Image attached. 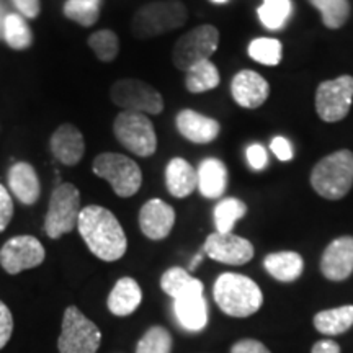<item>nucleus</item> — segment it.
<instances>
[{"instance_id":"nucleus-1","label":"nucleus","mask_w":353,"mask_h":353,"mask_svg":"<svg viewBox=\"0 0 353 353\" xmlns=\"http://www.w3.org/2000/svg\"><path fill=\"white\" fill-rule=\"evenodd\" d=\"M87 249L103 262H114L126 254L128 239L120 221L112 211L99 205L82 208L77 223Z\"/></svg>"},{"instance_id":"nucleus-2","label":"nucleus","mask_w":353,"mask_h":353,"mask_svg":"<svg viewBox=\"0 0 353 353\" xmlns=\"http://www.w3.org/2000/svg\"><path fill=\"white\" fill-rule=\"evenodd\" d=\"M214 301L224 314L231 317H249L263 304L262 290L254 280L241 273H223L216 280Z\"/></svg>"},{"instance_id":"nucleus-3","label":"nucleus","mask_w":353,"mask_h":353,"mask_svg":"<svg viewBox=\"0 0 353 353\" xmlns=\"http://www.w3.org/2000/svg\"><path fill=\"white\" fill-rule=\"evenodd\" d=\"M311 187L325 200H342L353 187V152L348 149L335 151L314 165Z\"/></svg>"},{"instance_id":"nucleus-4","label":"nucleus","mask_w":353,"mask_h":353,"mask_svg":"<svg viewBox=\"0 0 353 353\" xmlns=\"http://www.w3.org/2000/svg\"><path fill=\"white\" fill-rule=\"evenodd\" d=\"M187 7L179 0H157L145 3L134 13L131 32L138 39H151L174 32L187 23Z\"/></svg>"},{"instance_id":"nucleus-5","label":"nucleus","mask_w":353,"mask_h":353,"mask_svg":"<svg viewBox=\"0 0 353 353\" xmlns=\"http://www.w3.org/2000/svg\"><path fill=\"white\" fill-rule=\"evenodd\" d=\"M94 174L107 180L121 198L134 196L143 185V172L132 159L118 152H101L92 164Z\"/></svg>"},{"instance_id":"nucleus-6","label":"nucleus","mask_w":353,"mask_h":353,"mask_svg":"<svg viewBox=\"0 0 353 353\" xmlns=\"http://www.w3.org/2000/svg\"><path fill=\"white\" fill-rule=\"evenodd\" d=\"M81 192L72 183H59L52 192L46 218L44 232L50 239H59L64 234L77 228L81 214Z\"/></svg>"},{"instance_id":"nucleus-7","label":"nucleus","mask_w":353,"mask_h":353,"mask_svg":"<svg viewBox=\"0 0 353 353\" xmlns=\"http://www.w3.org/2000/svg\"><path fill=\"white\" fill-rule=\"evenodd\" d=\"M113 134L126 151L138 157H151L157 151L156 130L143 113L121 112L113 121Z\"/></svg>"},{"instance_id":"nucleus-8","label":"nucleus","mask_w":353,"mask_h":353,"mask_svg":"<svg viewBox=\"0 0 353 353\" xmlns=\"http://www.w3.org/2000/svg\"><path fill=\"white\" fill-rule=\"evenodd\" d=\"M101 343L99 325L82 314L76 306L64 311L63 330H61L57 348L59 353H97Z\"/></svg>"},{"instance_id":"nucleus-9","label":"nucleus","mask_w":353,"mask_h":353,"mask_svg":"<svg viewBox=\"0 0 353 353\" xmlns=\"http://www.w3.org/2000/svg\"><path fill=\"white\" fill-rule=\"evenodd\" d=\"M219 32L213 25H200L176 39L172 61L175 68L187 72L201 61H208L218 50Z\"/></svg>"},{"instance_id":"nucleus-10","label":"nucleus","mask_w":353,"mask_h":353,"mask_svg":"<svg viewBox=\"0 0 353 353\" xmlns=\"http://www.w3.org/2000/svg\"><path fill=\"white\" fill-rule=\"evenodd\" d=\"M110 97L123 112L159 114L164 110V99L161 92L151 83L139 79H121L110 88Z\"/></svg>"},{"instance_id":"nucleus-11","label":"nucleus","mask_w":353,"mask_h":353,"mask_svg":"<svg viewBox=\"0 0 353 353\" xmlns=\"http://www.w3.org/2000/svg\"><path fill=\"white\" fill-rule=\"evenodd\" d=\"M353 103V77L341 76L324 81L316 90V112L325 123L342 121Z\"/></svg>"},{"instance_id":"nucleus-12","label":"nucleus","mask_w":353,"mask_h":353,"mask_svg":"<svg viewBox=\"0 0 353 353\" xmlns=\"http://www.w3.org/2000/svg\"><path fill=\"white\" fill-rule=\"evenodd\" d=\"M46 257L41 242L33 236H15L8 239L0 249V265L8 275L39 267Z\"/></svg>"},{"instance_id":"nucleus-13","label":"nucleus","mask_w":353,"mask_h":353,"mask_svg":"<svg viewBox=\"0 0 353 353\" xmlns=\"http://www.w3.org/2000/svg\"><path fill=\"white\" fill-rule=\"evenodd\" d=\"M203 252L219 263L239 267V265H245L254 259V245L250 244V241L232 232H213L206 237Z\"/></svg>"},{"instance_id":"nucleus-14","label":"nucleus","mask_w":353,"mask_h":353,"mask_svg":"<svg viewBox=\"0 0 353 353\" xmlns=\"http://www.w3.org/2000/svg\"><path fill=\"white\" fill-rule=\"evenodd\" d=\"M321 272L330 281H343L353 273V236H342L325 247Z\"/></svg>"},{"instance_id":"nucleus-15","label":"nucleus","mask_w":353,"mask_h":353,"mask_svg":"<svg viewBox=\"0 0 353 353\" xmlns=\"http://www.w3.org/2000/svg\"><path fill=\"white\" fill-rule=\"evenodd\" d=\"M175 224V211L164 200H149L139 211V228L148 239L162 241Z\"/></svg>"},{"instance_id":"nucleus-16","label":"nucleus","mask_w":353,"mask_h":353,"mask_svg":"<svg viewBox=\"0 0 353 353\" xmlns=\"http://www.w3.org/2000/svg\"><path fill=\"white\" fill-rule=\"evenodd\" d=\"M231 94L237 105L242 108L255 110L267 101L270 95V85L255 70H241L231 82Z\"/></svg>"},{"instance_id":"nucleus-17","label":"nucleus","mask_w":353,"mask_h":353,"mask_svg":"<svg viewBox=\"0 0 353 353\" xmlns=\"http://www.w3.org/2000/svg\"><path fill=\"white\" fill-rule=\"evenodd\" d=\"M51 152L61 164L72 167L82 161L85 154V139L77 126L64 123L54 131L50 141Z\"/></svg>"},{"instance_id":"nucleus-18","label":"nucleus","mask_w":353,"mask_h":353,"mask_svg":"<svg viewBox=\"0 0 353 353\" xmlns=\"http://www.w3.org/2000/svg\"><path fill=\"white\" fill-rule=\"evenodd\" d=\"M176 130L185 139L195 144H208L219 136L221 125L214 118L195 112V110H182L175 118Z\"/></svg>"},{"instance_id":"nucleus-19","label":"nucleus","mask_w":353,"mask_h":353,"mask_svg":"<svg viewBox=\"0 0 353 353\" xmlns=\"http://www.w3.org/2000/svg\"><path fill=\"white\" fill-rule=\"evenodd\" d=\"M174 311L179 324L188 332H200L208 324V304L203 290L174 299Z\"/></svg>"},{"instance_id":"nucleus-20","label":"nucleus","mask_w":353,"mask_h":353,"mask_svg":"<svg viewBox=\"0 0 353 353\" xmlns=\"http://www.w3.org/2000/svg\"><path fill=\"white\" fill-rule=\"evenodd\" d=\"M8 187L17 200L23 205L32 206L41 195V183H39L37 170L28 162H17L8 170Z\"/></svg>"},{"instance_id":"nucleus-21","label":"nucleus","mask_w":353,"mask_h":353,"mask_svg":"<svg viewBox=\"0 0 353 353\" xmlns=\"http://www.w3.org/2000/svg\"><path fill=\"white\" fill-rule=\"evenodd\" d=\"M141 301H143V291L138 281L134 278L125 276L114 283L107 299V306L112 314L125 317L132 314L139 307Z\"/></svg>"},{"instance_id":"nucleus-22","label":"nucleus","mask_w":353,"mask_h":353,"mask_svg":"<svg viewBox=\"0 0 353 353\" xmlns=\"http://www.w3.org/2000/svg\"><path fill=\"white\" fill-rule=\"evenodd\" d=\"M165 185L172 196L187 198L198 188V174L182 157H174L167 164Z\"/></svg>"},{"instance_id":"nucleus-23","label":"nucleus","mask_w":353,"mask_h":353,"mask_svg":"<svg viewBox=\"0 0 353 353\" xmlns=\"http://www.w3.org/2000/svg\"><path fill=\"white\" fill-rule=\"evenodd\" d=\"M198 190L205 198H219L228 187V169L216 157L205 159L196 170Z\"/></svg>"},{"instance_id":"nucleus-24","label":"nucleus","mask_w":353,"mask_h":353,"mask_svg":"<svg viewBox=\"0 0 353 353\" xmlns=\"http://www.w3.org/2000/svg\"><path fill=\"white\" fill-rule=\"evenodd\" d=\"M263 267L275 280L281 283H291L301 276L304 268V260L298 252H275L268 254L263 260Z\"/></svg>"},{"instance_id":"nucleus-25","label":"nucleus","mask_w":353,"mask_h":353,"mask_svg":"<svg viewBox=\"0 0 353 353\" xmlns=\"http://www.w3.org/2000/svg\"><path fill=\"white\" fill-rule=\"evenodd\" d=\"M314 327L324 335H339L347 332L353 325V306H341L317 312L314 316Z\"/></svg>"},{"instance_id":"nucleus-26","label":"nucleus","mask_w":353,"mask_h":353,"mask_svg":"<svg viewBox=\"0 0 353 353\" xmlns=\"http://www.w3.org/2000/svg\"><path fill=\"white\" fill-rule=\"evenodd\" d=\"M219 70L211 61H201L192 69L187 70L185 87L190 94H203V92L214 90L219 85Z\"/></svg>"},{"instance_id":"nucleus-27","label":"nucleus","mask_w":353,"mask_h":353,"mask_svg":"<svg viewBox=\"0 0 353 353\" xmlns=\"http://www.w3.org/2000/svg\"><path fill=\"white\" fill-rule=\"evenodd\" d=\"M3 39L12 50L25 51L33 44V32L20 13H7L3 21Z\"/></svg>"},{"instance_id":"nucleus-28","label":"nucleus","mask_w":353,"mask_h":353,"mask_svg":"<svg viewBox=\"0 0 353 353\" xmlns=\"http://www.w3.org/2000/svg\"><path fill=\"white\" fill-rule=\"evenodd\" d=\"M161 288L170 298H180L192 291L203 290V283L198 278H193L187 270L180 267L169 268L161 278Z\"/></svg>"},{"instance_id":"nucleus-29","label":"nucleus","mask_w":353,"mask_h":353,"mask_svg":"<svg viewBox=\"0 0 353 353\" xmlns=\"http://www.w3.org/2000/svg\"><path fill=\"white\" fill-rule=\"evenodd\" d=\"M247 213V205L239 198H224L214 208V224L216 232L229 234L236 223L242 219Z\"/></svg>"},{"instance_id":"nucleus-30","label":"nucleus","mask_w":353,"mask_h":353,"mask_svg":"<svg viewBox=\"0 0 353 353\" xmlns=\"http://www.w3.org/2000/svg\"><path fill=\"white\" fill-rule=\"evenodd\" d=\"M312 7L322 15V23L330 30H339L347 23L350 17V2L348 0H309Z\"/></svg>"},{"instance_id":"nucleus-31","label":"nucleus","mask_w":353,"mask_h":353,"mask_svg":"<svg viewBox=\"0 0 353 353\" xmlns=\"http://www.w3.org/2000/svg\"><path fill=\"white\" fill-rule=\"evenodd\" d=\"M101 0H68L64 3V15L81 26H94L100 19Z\"/></svg>"},{"instance_id":"nucleus-32","label":"nucleus","mask_w":353,"mask_h":353,"mask_svg":"<svg viewBox=\"0 0 353 353\" xmlns=\"http://www.w3.org/2000/svg\"><path fill=\"white\" fill-rule=\"evenodd\" d=\"M291 15V0H263L259 7V19L265 28L280 30Z\"/></svg>"},{"instance_id":"nucleus-33","label":"nucleus","mask_w":353,"mask_h":353,"mask_svg":"<svg viewBox=\"0 0 353 353\" xmlns=\"http://www.w3.org/2000/svg\"><path fill=\"white\" fill-rule=\"evenodd\" d=\"M249 56L263 65H278L283 57V46L275 38H257L249 44Z\"/></svg>"},{"instance_id":"nucleus-34","label":"nucleus","mask_w":353,"mask_h":353,"mask_svg":"<svg viewBox=\"0 0 353 353\" xmlns=\"http://www.w3.org/2000/svg\"><path fill=\"white\" fill-rule=\"evenodd\" d=\"M88 46L101 63H112L120 54V38L112 30H100L90 34Z\"/></svg>"},{"instance_id":"nucleus-35","label":"nucleus","mask_w":353,"mask_h":353,"mask_svg":"<svg viewBox=\"0 0 353 353\" xmlns=\"http://www.w3.org/2000/svg\"><path fill=\"white\" fill-rule=\"evenodd\" d=\"M172 335L161 325H154L145 332L136 347V353H170Z\"/></svg>"},{"instance_id":"nucleus-36","label":"nucleus","mask_w":353,"mask_h":353,"mask_svg":"<svg viewBox=\"0 0 353 353\" xmlns=\"http://www.w3.org/2000/svg\"><path fill=\"white\" fill-rule=\"evenodd\" d=\"M13 218V201L8 190L0 183V232L7 229Z\"/></svg>"},{"instance_id":"nucleus-37","label":"nucleus","mask_w":353,"mask_h":353,"mask_svg":"<svg viewBox=\"0 0 353 353\" xmlns=\"http://www.w3.org/2000/svg\"><path fill=\"white\" fill-rule=\"evenodd\" d=\"M13 332V317L7 304L0 301V350L7 345Z\"/></svg>"},{"instance_id":"nucleus-38","label":"nucleus","mask_w":353,"mask_h":353,"mask_svg":"<svg viewBox=\"0 0 353 353\" xmlns=\"http://www.w3.org/2000/svg\"><path fill=\"white\" fill-rule=\"evenodd\" d=\"M247 161L254 170H263L267 167L268 156L262 144H252L247 148Z\"/></svg>"},{"instance_id":"nucleus-39","label":"nucleus","mask_w":353,"mask_h":353,"mask_svg":"<svg viewBox=\"0 0 353 353\" xmlns=\"http://www.w3.org/2000/svg\"><path fill=\"white\" fill-rule=\"evenodd\" d=\"M270 149H272V152L276 156L278 161L288 162L293 159V148H291V143L288 139L281 138V136H276V138L272 139Z\"/></svg>"},{"instance_id":"nucleus-40","label":"nucleus","mask_w":353,"mask_h":353,"mask_svg":"<svg viewBox=\"0 0 353 353\" xmlns=\"http://www.w3.org/2000/svg\"><path fill=\"white\" fill-rule=\"evenodd\" d=\"M231 353H272L262 342L254 341V339H242L236 342L231 348Z\"/></svg>"},{"instance_id":"nucleus-41","label":"nucleus","mask_w":353,"mask_h":353,"mask_svg":"<svg viewBox=\"0 0 353 353\" xmlns=\"http://www.w3.org/2000/svg\"><path fill=\"white\" fill-rule=\"evenodd\" d=\"M19 8L20 15L25 19H37L41 12V2L39 0H12Z\"/></svg>"},{"instance_id":"nucleus-42","label":"nucleus","mask_w":353,"mask_h":353,"mask_svg":"<svg viewBox=\"0 0 353 353\" xmlns=\"http://www.w3.org/2000/svg\"><path fill=\"white\" fill-rule=\"evenodd\" d=\"M311 353H341V347H339L337 342L325 339V341H319L314 343Z\"/></svg>"},{"instance_id":"nucleus-43","label":"nucleus","mask_w":353,"mask_h":353,"mask_svg":"<svg viewBox=\"0 0 353 353\" xmlns=\"http://www.w3.org/2000/svg\"><path fill=\"white\" fill-rule=\"evenodd\" d=\"M6 8H3L2 3H0V38H3V21H6Z\"/></svg>"},{"instance_id":"nucleus-44","label":"nucleus","mask_w":353,"mask_h":353,"mask_svg":"<svg viewBox=\"0 0 353 353\" xmlns=\"http://www.w3.org/2000/svg\"><path fill=\"white\" fill-rule=\"evenodd\" d=\"M201 259H203V255L201 254H198L195 259H193V262H192V265H190V270H195V268L198 267V263L201 262Z\"/></svg>"},{"instance_id":"nucleus-45","label":"nucleus","mask_w":353,"mask_h":353,"mask_svg":"<svg viewBox=\"0 0 353 353\" xmlns=\"http://www.w3.org/2000/svg\"><path fill=\"white\" fill-rule=\"evenodd\" d=\"M211 2H214V3H226L228 0H211Z\"/></svg>"}]
</instances>
